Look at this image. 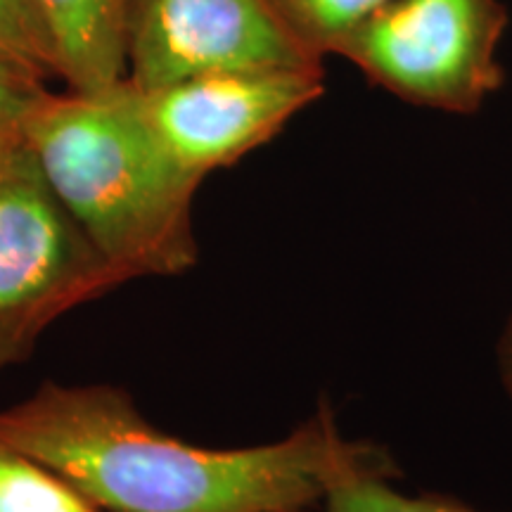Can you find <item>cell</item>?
Masks as SVG:
<instances>
[{"label":"cell","instance_id":"8fae6325","mask_svg":"<svg viewBox=\"0 0 512 512\" xmlns=\"http://www.w3.org/2000/svg\"><path fill=\"white\" fill-rule=\"evenodd\" d=\"M0 55L41 79H60V55L38 0H0Z\"/></svg>","mask_w":512,"mask_h":512},{"label":"cell","instance_id":"3957f363","mask_svg":"<svg viewBox=\"0 0 512 512\" xmlns=\"http://www.w3.org/2000/svg\"><path fill=\"white\" fill-rule=\"evenodd\" d=\"M50 188L22 136L0 145V373L64 313L124 285Z\"/></svg>","mask_w":512,"mask_h":512},{"label":"cell","instance_id":"8992f818","mask_svg":"<svg viewBox=\"0 0 512 512\" xmlns=\"http://www.w3.org/2000/svg\"><path fill=\"white\" fill-rule=\"evenodd\" d=\"M131 91L166 157L202 183L271 143L325 93V72L211 74Z\"/></svg>","mask_w":512,"mask_h":512},{"label":"cell","instance_id":"5b68a950","mask_svg":"<svg viewBox=\"0 0 512 512\" xmlns=\"http://www.w3.org/2000/svg\"><path fill=\"white\" fill-rule=\"evenodd\" d=\"M238 72H325L273 0H131L126 81L138 91Z\"/></svg>","mask_w":512,"mask_h":512},{"label":"cell","instance_id":"7a4b0ae2","mask_svg":"<svg viewBox=\"0 0 512 512\" xmlns=\"http://www.w3.org/2000/svg\"><path fill=\"white\" fill-rule=\"evenodd\" d=\"M60 202L124 275L197 264L192 202L202 183L166 157L124 79L98 93H46L19 131Z\"/></svg>","mask_w":512,"mask_h":512},{"label":"cell","instance_id":"5bb4252c","mask_svg":"<svg viewBox=\"0 0 512 512\" xmlns=\"http://www.w3.org/2000/svg\"><path fill=\"white\" fill-rule=\"evenodd\" d=\"M8 138H15V136H0V145H3Z\"/></svg>","mask_w":512,"mask_h":512},{"label":"cell","instance_id":"30bf717a","mask_svg":"<svg viewBox=\"0 0 512 512\" xmlns=\"http://www.w3.org/2000/svg\"><path fill=\"white\" fill-rule=\"evenodd\" d=\"M387 0H273L294 36L320 60L335 55L351 31Z\"/></svg>","mask_w":512,"mask_h":512},{"label":"cell","instance_id":"6da1fadb","mask_svg":"<svg viewBox=\"0 0 512 512\" xmlns=\"http://www.w3.org/2000/svg\"><path fill=\"white\" fill-rule=\"evenodd\" d=\"M0 444L100 512H311L349 472L399 475L387 448L344 437L328 403L285 439L207 448L159 432L112 384H43L0 411Z\"/></svg>","mask_w":512,"mask_h":512},{"label":"cell","instance_id":"7c38bea8","mask_svg":"<svg viewBox=\"0 0 512 512\" xmlns=\"http://www.w3.org/2000/svg\"><path fill=\"white\" fill-rule=\"evenodd\" d=\"M46 93V79L0 55V136H19Z\"/></svg>","mask_w":512,"mask_h":512},{"label":"cell","instance_id":"52a82bcc","mask_svg":"<svg viewBox=\"0 0 512 512\" xmlns=\"http://www.w3.org/2000/svg\"><path fill=\"white\" fill-rule=\"evenodd\" d=\"M60 55L69 91L98 93L126 79L131 0H38Z\"/></svg>","mask_w":512,"mask_h":512},{"label":"cell","instance_id":"9c48e42d","mask_svg":"<svg viewBox=\"0 0 512 512\" xmlns=\"http://www.w3.org/2000/svg\"><path fill=\"white\" fill-rule=\"evenodd\" d=\"M380 470H356L337 479L325 494L323 512H479L446 496H408L394 489V479Z\"/></svg>","mask_w":512,"mask_h":512},{"label":"cell","instance_id":"277c9868","mask_svg":"<svg viewBox=\"0 0 512 512\" xmlns=\"http://www.w3.org/2000/svg\"><path fill=\"white\" fill-rule=\"evenodd\" d=\"M508 24L503 0H387L335 57L408 105L467 117L503 88Z\"/></svg>","mask_w":512,"mask_h":512},{"label":"cell","instance_id":"ba28073f","mask_svg":"<svg viewBox=\"0 0 512 512\" xmlns=\"http://www.w3.org/2000/svg\"><path fill=\"white\" fill-rule=\"evenodd\" d=\"M0 512H100L60 475L0 444Z\"/></svg>","mask_w":512,"mask_h":512},{"label":"cell","instance_id":"4fadbf2b","mask_svg":"<svg viewBox=\"0 0 512 512\" xmlns=\"http://www.w3.org/2000/svg\"><path fill=\"white\" fill-rule=\"evenodd\" d=\"M496 366H498V377H501L505 394H508L512 401V313L510 318L505 320L501 337H498Z\"/></svg>","mask_w":512,"mask_h":512}]
</instances>
